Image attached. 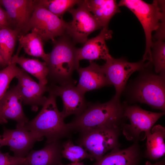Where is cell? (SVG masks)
I'll use <instances>...</instances> for the list:
<instances>
[{
  "label": "cell",
  "mask_w": 165,
  "mask_h": 165,
  "mask_svg": "<svg viewBox=\"0 0 165 165\" xmlns=\"http://www.w3.org/2000/svg\"><path fill=\"white\" fill-rule=\"evenodd\" d=\"M60 37L53 40V49L48 53L47 79L50 85H75L76 82L72 78V74L79 67L77 48L65 34Z\"/></svg>",
  "instance_id": "1"
},
{
  "label": "cell",
  "mask_w": 165,
  "mask_h": 165,
  "mask_svg": "<svg viewBox=\"0 0 165 165\" xmlns=\"http://www.w3.org/2000/svg\"><path fill=\"white\" fill-rule=\"evenodd\" d=\"M48 92L49 96L41 111L23 126L42 140L45 137L46 144L70 137L71 132L57 108V97L52 92Z\"/></svg>",
  "instance_id": "2"
},
{
  "label": "cell",
  "mask_w": 165,
  "mask_h": 165,
  "mask_svg": "<svg viewBox=\"0 0 165 165\" xmlns=\"http://www.w3.org/2000/svg\"><path fill=\"white\" fill-rule=\"evenodd\" d=\"M124 106L114 97L103 103H88L85 110L68 124L71 132H79L105 126L123 123Z\"/></svg>",
  "instance_id": "3"
},
{
  "label": "cell",
  "mask_w": 165,
  "mask_h": 165,
  "mask_svg": "<svg viewBox=\"0 0 165 165\" xmlns=\"http://www.w3.org/2000/svg\"><path fill=\"white\" fill-rule=\"evenodd\" d=\"M129 9L138 18L143 28L146 39V47L142 60H152L151 49L153 44L152 32L159 28L165 20V1L153 0L149 4L141 0H122L118 4Z\"/></svg>",
  "instance_id": "4"
},
{
  "label": "cell",
  "mask_w": 165,
  "mask_h": 165,
  "mask_svg": "<svg viewBox=\"0 0 165 165\" xmlns=\"http://www.w3.org/2000/svg\"><path fill=\"white\" fill-rule=\"evenodd\" d=\"M122 125L112 124L82 131L76 143L85 148L96 161L110 150L119 148Z\"/></svg>",
  "instance_id": "5"
},
{
  "label": "cell",
  "mask_w": 165,
  "mask_h": 165,
  "mask_svg": "<svg viewBox=\"0 0 165 165\" xmlns=\"http://www.w3.org/2000/svg\"><path fill=\"white\" fill-rule=\"evenodd\" d=\"M131 90L135 101L147 104L163 112L165 109V75L143 72Z\"/></svg>",
  "instance_id": "6"
},
{
  "label": "cell",
  "mask_w": 165,
  "mask_h": 165,
  "mask_svg": "<svg viewBox=\"0 0 165 165\" xmlns=\"http://www.w3.org/2000/svg\"><path fill=\"white\" fill-rule=\"evenodd\" d=\"M164 115V112L148 111L137 105L124 106L123 116L128 119L130 123H123L122 133L129 141L134 142L143 140L146 138V133Z\"/></svg>",
  "instance_id": "7"
},
{
  "label": "cell",
  "mask_w": 165,
  "mask_h": 165,
  "mask_svg": "<svg viewBox=\"0 0 165 165\" xmlns=\"http://www.w3.org/2000/svg\"><path fill=\"white\" fill-rule=\"evenodd\" d=\"M105 62L101 66L102 69L110 85L114 86L116 90L114 97L118 100L130 75L136 71L143 70L152 64L142 60L130 62L124 58L116 59L112 57Z\"/></svg>",
  "instance_id": "8"
},
{
  "label": "cell",
  "mask_w": 165,
  "mask_h": 165,
  "mask_svg": "<svg viewBox=\"0 0 165 165\" xmlns=\"http://www.w3.org/2000/svg\"><path fill=\"white\" fill-rule=\"evenodd\" d=\"M67 23L54 15L35 0V4L30 22V30H35L43 41L54 40L65 34Z\"/></svg>",
  "instance_id": "9"
},
{
  "label": "cell",
  "mask_w": 165,
  "mask_h": 165,
  "mask_svg": "<svg viewBox=\"0 0 165 165\" xmlns=\"http://www.w3.org/2000/svg\"><path fill=\"white\" fill-rule=\"evenodd\" d=\"M78 5L76 8L68 11L72 19L67 23L66 33L72 38L73 42L84 44L89 35L102 28L88 9L84 0Z\"/></svg>",
  "instance_id": "10"
},
{
  "label": "cell",
  "mask_w": 165,
  "mask_h": 165,
  "mask_svg": "<svg viewBox=\"0 0 165 165\" xmlns=\"http://www.w3.org/2000/svg\"><path fill=\"white\" fill-rule=\"evenodd\" d=\"M35 4V0H0V5L5 9L13 29L17 31L20 35L26 34L30 30V22Z\"/></svg>",
  "instance_id": "11"
},
{
  "label": "cell",
  "mask_w": 165,
  "mask_h": 165,
  "mask_svg": "<svg viewBox=\"0 0 165 165\" xmlns=\"http://www.w3.org/2000/svg\"><path fill=\"white\" fill-rule=\"evenodd\" d=\"M15 77L18 80L16 86L22 103L31 106L33 110L37 111L38 107L43 106L47 100V98L43 95L48 91L49 86L37 83L21 68Z\"/></svg>",
  "instance_id": "12"
},
{
  "label": "cell",
  "mask_w": 165,
  "mask_h": 165,
  "mask_svg": "<svg viewBox=\"0 0 165 165\" xmlns=\"http://www.w3.org/2000/svg\"><path fill=\"white\" fill-rule=\"evenodd\" d=\"M2 137V146H9L14 156L20 158L26 157L35 143L42 140L23 127L13 130L4 127Z\"/></svg>",
  "instance_id": "13"
},
{
  "label": "cell",
  "mask_w": 165,
  "mask_h": 165,
  "mask_svg": "<svg viewBox=\"0 0 165 165\" xmlns=\"http://www.w3.org/2000/svg\"><path fill=\"white\" fill-rule=\"evenodd\" d=\"M74 84H68L62 86L50 85L48 92L53 93L56 97L62 98L63 108L61 112L64 119L69 116L82 113L86 108L88 103L86 101L84 94L82 93Z\"/></svg>",
  "instance_id": "14"
},
{
  "label": "cell",
  "mask_w": 165,
  "mask_h": 165,
  "mask_svg": "<svg viewBox=\"0 0 165 165\" xmlns=\"http://www.w3.org/2000/svg\"><path fill=\"white\" fill-rule=\"evenodd\" d=\"M20 95L16 86L5 93L0 101V124L7 122V119L17 122L16 127H23L28 121L22 107Z\"/></svg>",
  "instance_id": "15"
},
{
  "label": "cell",
  "mask_w": 165,
  "mask_h": 165,
  "mask_svg": "<svg viewBox=\"0 0 165 165\" xmlns=\"http://www.w3.org/2000/svg\"><path fill=\"white\" fill-rule=\"evenodd\" d=\"M112 33L108 27H104L97 36L88 39L82 48H77L79 60L86 59L91 62L101 59L106 61L111 58L106 41L112 38Z\"/></svg>",
  "instance_id": "16"
},
{
  "label": "cell",
  "mask_w": 165,
  "mask_h": 165,
  "mask_svg": "<svg viewBox=\"0 0 165 165\" xmlns=\"http://www.w3.org/2000/svg\"><path fill=\"white\" fill-rule=\"evenodd\" d=\"M142 156L138 142L125 149L116 148L92 165H138Z\"/></svg>",
  "instance_id": "17"
},
{
  "label": "cell",
  "mask_w": 165,
  "mask_h": 165,
  "mask_svg": "<svg viewBox=\"0 0 165 165\" xmlns=\"http://www.w3.org/2000/svg\"><path fill=\"white\" fill-rule=\"evenodd\" d=\"M90 62L88 66L79 67L77 70L79 81L76 87L84 94L87 91L111 85L101 66L93 61Z\"/></svg>",
  "instance_id": "18"
},
{
  "label": "cell",
  "mask_w": 165,
  "mask_h": 165,
  "mask_svg": "<svg viewBox=\"0 0 165 165\" xmlns=\"http://www.w3.org/2000/svg\"><path fill=\"white\" fill-rule=\"evenodd\" d=\"M62 149L59 140L46 144L40 150H32L26 157L28 165H57L61 163Z\"/></svg>",
  "instance_id": "19"
},
{
  "label": "cell",
  "mask_w": 165,
  "mask_h": 165,
  "mask_svg": "<svg viewBox=\"0 0 165 165\" xmlns=\"http://www.w3.org/2000/svg\"><path fill=\"white\" fill-rule=\"evenodd\" d=\"M84 2L90 11L102 28L108 27L109 22L116 14L120 12L114 0H85Z\"/></svg>",
  "instance_id": "20"
},
{
  "label": "cell",
  "mask_w": 165,
  "mask_h": 165,
  "mask_svg": "<svg viewBox=\"0 0 165 165\" xmlns=\"http://www.w3.org/2000/svg\"><path fill=\"white\" fill-rule=\"evenodd\" d=\"M146 149L144 156L150 160H156L165 153V127L160 125L154 126L146 133Z\"/></svg>",
  "instance_id": "21"
},
{
  "label": "cell",
  "mask_w": 165,
  "mask_h": 165,
  "mask_svg": "<svg viewBox=\"0 0 165 165\" xmlns=\"http://www.w3.org/2000/svg\"><path fill=\"white\" fill-rule=\"evenodd\" d=\"M19 53L17 52L15 55L13 56L11 63L18 64L22 69L38 79L39 84L46 85L48 82L47 77L49 72L47 64L37 59L19 57Z\"/></svg>",
  "instance_id": "22"
},
{
  "label": "cell",
  "mask_w": 165,
  "mask_h": 165,
  "mask_svg": "<svg viewBox=\"0 0 165 165\" xmlns=\"http://www.w3.org/2000/svg\"><path fill=\"white\" fill-rule=\"evenodd\" d=\"M19 47L23 48L25 53L31 56L39 57L46 63L48 58V53L44 52L43 40L35 29L31 30L30 33L20 35Z\"/></svg>",
  "instance_id": "23"
},
{
  "label": "cell",
  "mask_w": 165,
  "mask_h": 165,
  "mask_svg": "<svg viewBox=\"0 0 165 165\" xmlns=\"http://www.w3.org/2000/svg\"><path fill=\"white\" fill-rule=\"evenodd\" d=\"M20 34L10 28L0 29V52L6 66L11 63L12 55Z\"/></svg>",
  "instance_id": "24"
},
{
  "label": "cell",
  "mask_w": 165,
  "mask_h": 165,
  "mask_svg": "<svg viewBox=\"0 0 165 165\" xmlns=\"http://www.w3.org/2000/svg\"><path fill=\"white\" fill-rule=\"evenodd\" d=\"M62 146V157L65 158L73 162H80L85 159L94 160L91 154L88 153L82 147L75 145L70 139L64 142Z\"/></svg>",
  "instance_id": "25"
},
{
  "label": "cell",
  "mask_w": 165,
  "mask_h": 165,
  "mask_svg": "<svg viewBox=\"0 0 165 165\" xmlns=\"http://www.w3.org/2000/svg\"><path fill=\"white\" fill-rule=\"evenodd\" d=\"M38 3L49 11L61 17L68 11L82 0H37Z\"/></svg>",
  "instance_id": "26"
},
{
  "label": "cell",
  "mask_w": 165,
  "mask_h": 165,
  "mask_svg": "<svg viewBox=\"0 0 165 165\" xmlns=\"http://www.w3.org/2000/svg\"><path fill=\"white\" fill-rule=\"evenodd\" d=\"M152 63L153 64L156 73L165 74V43L164 41L153 42L151 49Z\"/></svg>",
  "instance_id": "27"
},
{
  "label": "cell",
  "mask_w": 165,
  "mask_h": 165,
  "mask_svg": "<svg viewBox=\"0 0 165 165\" xmlns=\"http://www.w3.org/2000/svg\"><path fill=\"white\" fill-rule=\"evenodd\" d=\"M20 69L16 64L11 63L0 70V101L7 91L10 82Z\"/></svg>",
  "instance_id": "28"
},
{
  "label": "cell",
  "mask_w": 165,
  "mask_h": 165,
  "mask_svg": "<svg viewBox=\"0 0 165 165\" xmlns=\"http://www.w3.org/2000/svg\"><path fill=\"white\" fill-rule=\"evenodd\" d=\"M0 165H28L26 157L12 156L9 152L3 153L0 151Z\"/></svg>",
  "instance_id": "29"
},
{
  "label": "cell",
  "mask_w": 165,
  "mask_h": 165,
  "mask_svg": "<svg viewBox=\"0 0 165 165\" xmlns=\"http://www.w3.org/2000/svg\"><path fill=\"white\" fill-rule=\"evenodd\" d=\"M6 28L13 29L12 21L7 12L0 6V29Z\"/></svg>",
  "instance_id": "30"
},
{
  "label": "cell",
  "mask_w": 165,
  "mask_h": 165,
  "mask_svg": "<svg viewBox=\"0 0 165 165\" xmlns=\"http://www.w3.org/2000/svg\"><path fill=\"white\" fill-rule=\"evenodd\" d=\"M145 165H165V158H163L161 160L156 162L154 164L151 163L148 161H147L146 162Z\"/></svg>",
  "instance_id": "31"
},
{
  "label": "cell",
  "mask_w": 165,
  "mask_h": 165,
  "mask_svg": "<svg viewBox=\"0 0 165 165\" xmlns=\"http://www.w3.org/2000/svg\"><path fill=\"white\" fill-rule=\"evenodd\" d=\"M57 165H85L82 162H73L68 164H63L60 163Z\"/></svg>",
  "instance_id": "32"
},
{
  "label": "cell",
  "mask_w": 165,
  "mask_h": 165,
  "mask_svg": "<svg viewBox=\"0 0 165 165\" xmlns=\"http://www.w3.org/2000/svg\"><path fill=\"white\" fill-rule=\"evenodd\" d=\"M4 61L2 58L0 52V68L1 67H6Z\"/></svg>",
  "instance_id": "33"
},
{
  "label": "cell",
  "mask_w": 165,
  "mask_h": 165,
  "mask_svg": "<svg viewBox=\"0 0 165 165\" xmlns=\"http://www.w3.org/2000/svg\"><path fill=\"white\" fill-rule=\"evenodd\" d=\"M2 139V135H0V148L2 147V145H1Z\"/></svg>",
  "instance_id": "34"
}]
</instances>
